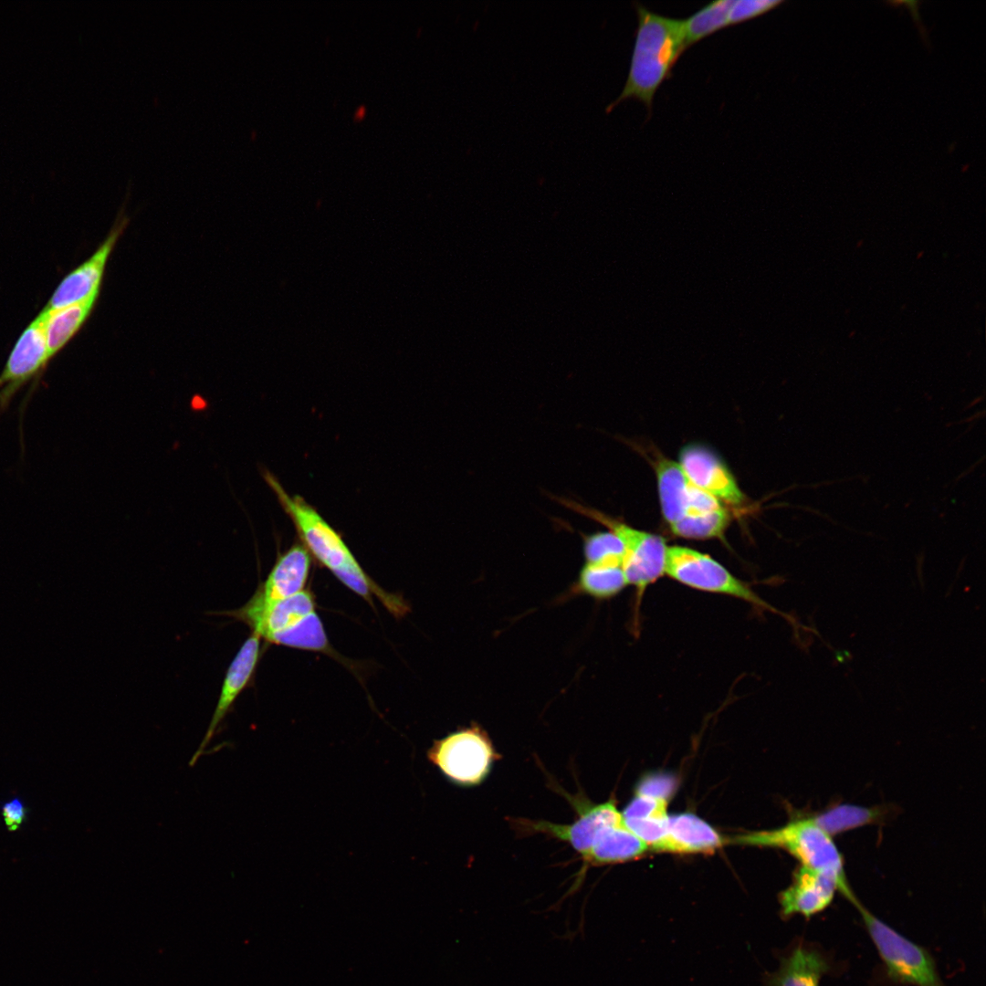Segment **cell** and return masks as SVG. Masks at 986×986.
<instances>
[{
  "instance_id": "5bb4252c",
  "label": "cell",
  "mask_w": 986,
  "mask_h": 986,
  "mask_svg": "<svg viewBox=\"0 0 986 986\" xmlns=\"http://www.w3.org/2000/svg\"><path fill=\"white\" fill-rule=\"evenodd\" d=\"M833 970L832 959L818 944L800 939L780 956L779 968L765 974L762 985L820 986L823 977Z\"/></svg>"
},
{
  "instance_id": "277c9868",
  "label": "cell",
  "mask_w": 986,
  "mask_h": 986,
  "mask_svg": "<svg viewBox=\"0 0 986 986\" xmlns=\"http://www.w3.org/2000/svg\"><path fill=\"white\" fill-rule=\"evenodd\" d=\"M864 926L884 966L886 979L898 986H946L931 953L901 935L858 901Z\"/></svg>"
},
{
  "instance_id": "ba28073f",
  "label": "cell",
  "mask_w": 986,
  "mask_h": 986,
  "mask_svg": "<svg viewBox=\"0 0 986 986\" xmlns=\"http://www.w3.org/2000/svg\"><path fill=\"white\" fill-rule=\"evenodd\" d=\"M665 574L693 589L731 596L759 609L777 613L775 608L719 562L693 549L683 546L667 547Z\"/></svg>"
},
{
  "instance_id": "3957f363",
  "label": "cell",
  "mask_w": 986,
  "mask_h": 986,
  "mask_svg": "<svg viewBox=\"0 0 986 986\" xmlns=\"http://www.w3.org/2000/svg\"><path fill=\"white\" fill-rule=\"evenodd\" d=\"M733 843L745 845L781 848L802 865L832 877L838 891L852 904L857 901L844 872L843 857L831 835L811 816L797 818L773 830L741 834Z\"/></svg>"
},
{
  "instance_id": "603a6c76",
  "label": "cell",
  "mask_w": 986,
  "mask_h": 986,
  "mask_svg": "<svg viewBox=\"0 0 986 986\" xmlns=\"http://www.w3.org/2000/svg\"><path fill=\"white\" fill-rule=\"evenodd\" d=\"M733 1H714L683 20L686 47L729 26L728 16Z\"/></svg>"
},
{
  "instance_id": "44dd1931",
  "label": "cell",
  "mask_w": 986,
  "mask_h": 986,
  "mask_svg": "<svg viewBox=\"0 0 986 986\" xmlns=\"http://www.w3.org/2000/svg\"><path fill=\"white\" fill-rule=\"evenodd\" d=\"M886 811L879 807L854 804H834L811 817L829 835L833 836L864 825L878 823Z\"/></svg>"
},
{
  "instance_id": "7402d4cb",
  "label": "cell",
  "mask_w": 986,
  "mask_h": 986,
  "mask_svg": "<svg viewBox=\"0 0 986 986\" xmlns=\"http://www.w3.org/2000/svg\"><path fill=\"white\" fill-rule=\"evenodd\" d=\"M626 585L622 566L585 563L580 572L575 591L595 599H608L619 593Z\"/></svg>"
},
{
  "instance_id": "cb8c5ba5",
  "label": "cell",
  "mask_w": 986,
  "mask_h": 986,
  "mask_svg": "<svg viewBox=\"0 0 986 986\" xmlns=\"http://www.w3.org/2000/svg\"><path fill=\"white\" fill-rule=\"evenodd\" d=\"M583 551L586 564L618 565L623 567L624 544L610 530L584 535Z\"/></svg>"
},
{
  "instance_id": "8992f818",
  "label": "cell",
  "mask_w": 986,
  "mask_h": 986,
  "mask_svg": "<svg viewBox=\"0 0 986 986\" xmlns=\"http://www.w3.org/2000/svg\"><path fill=\"white\" fill-rule=\"evenodd\" d=\"M427 755L447 780L464 787L480 784L498 759L488 735L477 724L435 741Z\"/></svg>"
},
{
  "instance_id": "9c48e42d",
  "label": "cell",
  "mask_w": 986,
  "mask_h": 986,
  "mask_svg": "<svg viewBox=\"0 0 986 986\" xmlns=\"http://www.w3.org/2000/svg\"><path fill=\"white\" fill-rule=\"evenodd\" d=\"M568 799L578 815L569 824L517 819L514 825L525 834L540 833L566 842L582 857L608 828L623 822V816L613 799L597 804L591 803L583 797L570 796Z\"/></svg>"
},
{
  "instance_id": "8fae6325",
  "label": "cell",
  "mask_w": 986,
  "mask_h": 986,
  "mask_svg": "<svg viewBox=\"0 0 986 986\" xmlns=\"http://www.w3.org/2000/svg\"><path fill=\"white\" fill-rule=\"evenodd\" d=\"M656 471L662 513L669 526L687 518L702 517L723 509L718 498L687 477L678 463L666 457L658 458Z\"/></svg>"
},
{
  "instance_id": "ffe728a7",
  "label": "cell",
  "mask_w": 986,
  "mask_h": 986,
  "mask_svg": "<svg viewBox=\"0 0 986 986\" xmlns=\"http://www.w3.org/2000/svg\"><path fill=\"white\" fill-rule=\"evenodd\" d=\"M648 848L624 825L623 820L608 828L582 860L586 866L623 863L641 856Z\"/></svg>"
},
{
  "instance_id": "484cf974",
  "label": "cell",
  "mask_w": 986,
  "mask_h": 986,
  "mask_svg": "<svg viewBox=\"0 0 986 986\" xmlns=\"http://www.w3.org/2000/svg\"><path fill=\"white\" fill-rule=\"evenodd\" d=\"M667 800L649 795L635 793V798L624 808L623 819L665 818Z\"/></svg>"
},
{
  "instance_id": "d6986e66",
  "label": "cell",
  "mask_w": 986,
  "mask_h": 986,
  "mask_svg": "<svg viewBox=\"0 0 986 986\" xmlns=\"http://www.w3.org/2000/svg\"><path fill=\"white\" fill-rule=\"evenodd\" d=\"M97 292L83 301L56 309L44 308V331L51 359L78 333L90 316L98 300Z\"/></svg>"
},
{
  "instance_id": "83f0119b",
  "label": "cell",
  "mask_w": 986,
  "mask_h": 986,
  "mask_svg": "<svg viewBox=\"0 0 986 986\" xmlns=\"http://www.w3.org/2000/svg\"><path fill=\"white\" fill-rule=\"evenodd\" d=\"M1 813L9 832L18 830L27 817V808L19 797H13L1 806Z\"/></svg>"
},
{
  "instance_id": "5b68a950",
  "label": "cell",
  "mask_w": 986,
  "mask_h": 986,
  "mask_svg": "<svg viewBox=\"0 0 986 986\" xmlns=\"http://www.w3.org/2000/svg\"><path fill=\"white\" fill-rule=\"evenodd\" d=\"M224 614L246 624L267 642L288 647L318 615L315 599L308 590L270 602L253 595L243 606Z\"/></svg>"
},
{
  "instance_id": "7c38bea8",
  "label": "cell",
  "mask_w": 986,
  "mask_h": 986,
  "mask_svg": "<svg viewBox=\"0 0 986 986\" xmlns=\"http://www.w3.org/2000/svg\"><path fill=\"white\" fill-rule=\"evenodd\" d=\"M127 224L128 218L121 215L97 250L60 281L46 309L66 307L100 292L107 262Z\"/></svg>"
},
{
  "instance_id": "ac0fdd59",
  "label": "cell",
  "mask_w": 986,
  "mask_h": 986,
  "mask_svg": "<svg viewBox=\"0 0 986 986\" xmlns=\"http://www.w3.org/2000/svg\"><path fill=\"white\" fill-rule=\"evenodd\" d=\"M723 839L705 821L691 813L668 816L664 839L653 850L675 854L712 853Z\"/></svg>"
},
{
  "instance_id": "f1b7e54d",
  "label": "cell",
  "mask_w": 986,
  "mask_h": 986,
  "mask_svg": "<svg viewBox=\"0 0 986 986\" xmlns=\"http://www.w3.org/2000/svg\"><path fill=\"white\" fill-rule=\"evenodd\" d=\"M674 790V781L666 776L649 777L640 783L636 793L668 800Z\"/></svg>"
},
{
  "instance_id": "d4e9b609",
  "label": "cell",
  "mask_w": 986,
  "mask_h": 986,
  "mask_svg": "<svg viewBox=\"0 0 986 986\" xmlns=\"http://www.w3.org/2000/svg\"><path fill=\"white\" fill-rule=\"evenodd\" d=\"M729 523V516L723 509L709 515L687 518L670 526L677 536L705 540L719 538Z\"/></svg>"
},
{
  "instance_id": "9a60e30c",
  "label": "cell",
  "mask_w": 986,
  "mask_h": 986,
  "mask_svg": "<svg viewBox=\"0 0 986 986\" xmlns=\"http://www.w3.org/2000/svg\"><path fill=\"white\" fill-rule=\"evenodd\" d=\"M837 891L838 886L832 877L801 865L792 884L780 894L781 917L788 919L801 915L809 919L824 911Z\"/></svg>"
},
{
  "instance_id": "52a82bcc",
  "label": "cell",
  "mask_w": 986,
  "mask_h": 986,
  "mask_svg": "<svg viewBox=\"0 0 986 986\" xmlns=\"http://www.w3.org/2000/svg\"><path fill=\"white\" fill-rule=\"evenodd\" d=\"M564 504L603 524L621 540L624 547L623 569L627 584L635 589L638 608L647 587L665 575L667 547L664 540L658 535L629 527L616 519L579 503L567 500Z\"/></svg>"
},
{
  "instance_id": "6da1fadb",
  "label": "cell",
  "mask_w": 986,
  "mask_h": 986,
  "mask_svg": "<svg viewBox=\"0 0 986 986\" xmlns=\"http://www.w3.org/2000/svg\"><path fill=\"white\" fill-rule=\"evenodd\" d=\"M264 479L289 517L300 543L311 558L327 568L342 584L373 605V597L395 616L408 611L404 601L382 589L363 570L341 535L302 497L288 494L269 471Z\"/></svg>"
},
{
  "instance_id": "4316f807",
  "label": "cell",
  "mask_w": 986,
  "mask_h": 986,
  "mask_svg": "<svg viewBox=\"0 0 986 986\" xmlns=\"http://www.w3.org/2000/svg\"><path fill=\"white\" fill-rule=\"evenodd\" d=\"M779 0H738L729 9V26L740 24L760 16L781 5Z\"/></svg>"
},
{
  "instance_id": "2e32d148",
  "label": "cell",
  "mask_w": 986,
  "mask_h": 986,
  "mask_svg": "<svg viewBox=\"0 0 986 986\" xmlns=\"http://www.w3.org/2000/svg\"><path fill=\"white\" fill-rule=\"evenodd\" d=\"M678 464L687 477L700 489L732 505L743 502L744 495L732 475L707 448L686 446L680 453Z\"/></svg>"
},
{
  "instance_id": "7a4b0ae2",
  "label": "cell",
  "mask_w": 986,
  "mask_h": 986,
  "mask_svg": "<svg viewBox=\"0 0 986 986\" xmlns=\"http://www.w3.org/2000/svg\"><path fill=\"white\" fill-rule=\"evenodd\" d=\"M635 9L638 26L628 77L606 112L629 99L640 100L651 112L656 90L687 48L682 19L657 15L639 4Z\"/></svg>"
},
{
  "instance_id": "e0dca14e",
  "label": "cell",
  "mask_w": 986,
  "mask_h": 986,
  "mask_svg": "<svg viewBox=\"0 0 986 986\" xmlns=\"http://www.w3.org/2000/svg\"><path fill=\"white\" fill-rule=\"evenodd\" d=\"M311 559L301 543L292 545L277 558L266 580L253 595L270 602L283 600L306 590Z\"/></svg>"
},
{
  "instance_id": "4fadbf2b",
  "label": "cell",
  "mask_w": 986,
  "mask_h": 986,
  "mask_svg": "<svg viewBox=\"0 0 986 986\" xmlns=\"http://www.w3.org/2000/svg\"><path fill=\"white\" fill-rule=\"evenodd\" d=\"M261 655V637L251 633L230 663L223 680L220 695L207 731L193 756V766L213 739L218 726L227 715L238 696L248 686L256 672Z\"/></svg>"
},
{
  "instance_id": "30bf717a",
  "label": "cell",
  "mask_w": 986,
  "mask_h": 986,
  "mask_svg": "<svg viewBox=\"0 0 986 986\" xmlns=\"http://www.w3.org/2000/svg\"><path fill=\"white\" fill-rule=\"evenodd\" d=\"M51 360L40 314L25 329L16 342L0 374V414L29 382L35 386Z\"/></svg>"
}]
</instances>
